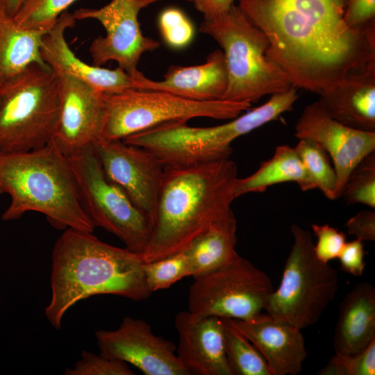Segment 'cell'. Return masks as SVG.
Returning a JSON list of instances; mask_svg holds the SVG:
<instances>
[{
    "label": "cell",
    "mask_w": 375,
    "mask_h": 375,
    "mask_svg": "<svg viewBox=\"0 0 375 375\" xmlns=\"http://www.w3.org/2000/svg\"><path fill=\"white\" fill-rule=\"evenodd\" d=\"M349 0H238V7L265 35L266 57L292 85L319 94L375 62V21L350 28Z\"/></svg>",
    "instance_id": "1"
},
{
    "label": "cell",
    "mask_w": 375,
    "mask_h": 375,
    "mask_svg": "<svg viewBox=\"0 0 375 375\" xmlns=\"http://www.w3.org/2000/svg\"><path fill=\"white\" fill-rule=\"evenodd\" d=\"M237 179V166L229 158L165 166L144 262L183 251L231 213Z\"/></svg>",
    "instance_id": "2"
},
{
    "label": "cell",
    "mask_w": 375,
    "mask_h": 375,
    "mask_svg": "<svg viewBox=\"0 0 375 375\" xmlns=\"http://www.w3.org/2000/svg\"><path fill=\"white\" fill-rule=\"evenodd\" d=\"M93 233L68 228L51 253V290L45 316L60 329L66 312L92 296L114 294L142 301L151 294L141 253L101 241Z\"/></svg>",
    "instance_id": "3"
},
{
    "label": "cell",
    "mask_w": 375,
    "mask_h": 375,
    "mask_svg": "<svg viewBox=\"0 0 375 375\" xmlns=\"http://www.w3.org/2000/svg\"><path fill=\"white\" fill-rule=\"evenodd\" d=\"M0 189L10 197L4 221L35 211L57 229L94 230L69 157L52 140L32 151L0 152Z\"/></svg>",
    "instance_id": "4"
},
{
    "label": "cell",
    "mask_w": 375,
    "mask_h": 375,
    "mask_svg": "<svg viewBox=\"0 0 375 375\" xmlns=\"http://www.w3.org/2000/svg\"><path fill=\"white\" fill-rule=\"evenodd\" d=\"M298 97L297 88L292 86L225 124L194 127L187 122H169L128 136L126 142L149 150L165 167L229 158L235 139L290 110Z\"/></svg>",
    "instance_id": "5"
},
{
    "label": "cell",
    "mask_w": 375,
    "mask_h": 375,
    "mask_svg": "<svg viewBox=\"0 0 375 375\" xmlns=\"http://www.w3.org/2000/svg\"><path fill=\"white\" fill-rule=\"evenodd\" d=\"M199 30L213 38L224 54L228 84L222 100L256 103L293 86L285 72L266 57L265 35L238 6L216 19L203 20Z\"/></svg>",
    "instance_id": "6"
},
{
    "label": "cell",
    "mask_w": 375,
    "mask_h": 375,
    "mask_svg": "<svg viewBox=\"0 0 375 375\" xmlns=\"http://www.w3.org/2000/svg\"><path fill=\"white\" fill-rule=\"evenodd\" d=\"M60 110L57 78L33 64L0 87V152H24L49 144Z\"/></svg>",
    "instance_id": "7"
},
{
    "label": "cell",
    "mask_w": 375,
    "mask_h": 375,
    "mask_svg": "<svg viewBox=\"0 0 375 375\" xmlns=\"http://www.w3.org/2000/svg\"><path fill=\"white\" fill-rule=\"evenodd\" d=\"M290 231L293 244L281 281L264 310L271 318L302 330L316 324L333 301L338 276L329 262L317 258L310 231L292 224Z\"/></svg>",
    "instance_id": "8"
},
{
    "label": "cell",
    "mask_w": 375,
    "mask_h": 375,
    "mask_svg": "<svg viewBox=\"0 0 375 375\" xmlns=\"http://www.w3.org/2000/svg\"><path fill=\"white\" fill-rule=\"evenodd\" d=\"M103 140H123L169 122H187L195 117L232 119L249 109V102L226 100L198 101L167 92L130 89L103 94Z\"/></svg>",
    "instance_id": "9"
},
{
    "label": "cell",
    "mask_w": 375,
    "mask_h": 375,
    "mask_svg": "<svg viewBox=\"0 0 375 375\" xmlns=\"http://www.w3.org/2000/svg\"><path fill=\"white\" fill-rule=\"evenodd\" d=\"M68 157L94 226L116 235L130 251L142 254L152 233L153 223L149 216L106 177L92 145Z\"/></svg>",
    "instance_id": "10"
},
{
    "label": "cell",
    "mask_w": 375,
    "mask_h": 375,
    "mask_svg": "<svg viewBox=\"0 0 375 375\" xmlns=\"http://www.w3.org/2000/svg\"><path fill=\"white\" fill-rule=\"evenodd\" d=\"M194 279L188 292V311L199 317L252 319L262 313L274 290L267 274L239 254Z\"/></svg>",
    "instance_id": "11"
},
{
    "label": "cell",
    "mask_w": 375,
    "mask_h": 375,
    "mask_svg": "<svg viewBox=\"0 0 375 375\" xmlns=\"http://www.w3.org/2000/svg\"><path fill=\"white\" fill-rule=\"evenodd\" d=\"M161 0H111L99 8H80L73 15L78 20L98 21L106 31L105 36L96 38L90 46L94 65L101 66L115 61L133 78L142 72L138 65L146 52L157 49L160 43L144 36L138 16L140 11Z\"/></svg>",
    "instance_id": "12"
},
{
    "label": "cell",
    "mask_w": 375,
    "mask_h": 375,
    "mask_svg": "<svg viewBox=\"0 0 375 375\" xmlns=\"http://www.w3.org/2000/svg\"><path fill=\"white\" fill-rule=\"evenodd\" d=\"M106 177L119 185L153 222L165 166L151 151L122 140L92 145Z\"/></svg>",
    "instance_id": "13"
},
{
    "label": "cell",
    "mask_w": 375,
    "mask_h": 375,
    "mask_svg": "<svg viewBox=\"0 0 375 375\" xmlns=\"http://www.w3.org/2000/svg\"><path fill=\"white\" fill-rule=\"evenodd\" d=\"M95 337L101 354L130 363L145 375H189L175 345L156 335L143 319L125 317L117 328L98 330Z\"/></svg>",
    "instance_id": "14"
},
{
    "label": "cell",
    "mask_w": 375,
    "mask_h": 375,
    "mask_svg": "<svg viewBox=\"0 0 375 375\" xmlns=\"http://www.w3.org/2000/svg\"><path fill=\"white\" fill-rule=\"evenodd\" d=\"M53 72L58 82L60 110L51 140L69 156L101 139L103 93L68 73Z\"/></svg>",
    "instance_id": "15"
},
{
    "label": "cell",
    "mask_w": 375,
    "mask_h": 375,
    "mask_svg": "<svg viewBox=\"0 0 375 375\" xmlns=\"http://www.w3.org/2000/svg\"><path fill=\"white\" fill-rule=\"evenodd\" d=\"M294 130L298 139L317 142L332 160L337 176L336 199L352 169L375 151V132L344 125L332 118L319 101L306 106Z\"/></svg>",
    "instance_id": "16"
},
{
    "label": "cell",
    "mask_w": 375,
    "mask_h": 375,
    "mask_svg": "<svg viewBox=\"0 0 375 375\" xmlns=\"http://www.w3.org/2000/svg\"><path fill=\"white\" fill-rule=\"evenodd\" d=\"M178 333L177 357L189 375H233L226 358L223 322L216 316L178 312L174 320Z\"/></svg>",
    "instance_id": "17"
},
{
    "label": "cell",
    "mask_w": 375,
    "mask_h": 375,
    "mask_svg": "<svg viewBox=\"0 0 375 375\" xmlns=\"http://www.w3.org/2000/svg\"><path fill=\"white\" fill-rule=\"evenodd\" d=\"M73 14L63 12L44 35L41 55L53 72H65L84 81L103 94H118L135 89L134 79L119 67L107 69L81 60L72 51L65 38L67 29L74 26Z\"/></svg>",
    "instance_id": "18"
},
{
    "label": "cell",
    "mask_w": 375,
    "mask_h": 375,
    "mask_svg": "<svg viewBox=\"0 0 375 375\" xmlns=\"http://www.w3.org/2000/svg\"><path fill=\"white\" fill-rule=\"evenodd\" d=\"M231 321L260 353L272 375H297L301 372L307 356L301 330L262 313L250 319Z\"/></svg>",
    "instance_id": "19"
},
{
    "label": "cell",
    "mask_w": 375,
    "mask_h": 375,
    "mask_svg": "<svg viewBox=\"0 0 375 375\" xmlns=\"http://www.w3.org/2000/svg\"><path fill=\"white\" fill-rule=\"evenodd\" d=\"M135 89L160 90L198 101L222 100L228 84L224 52H211L205 62L192 66L170 65L161 81L141 73L134 78Z\"/></svg>",
    "instance_id": "20"
},
{
    "label": "cell",
    "mask_w": 375,
    "mask_h": 375,
    "mask_svg": "<svg viewBox=\"0 0 375 375\" xmlns=\"http://www.w3.org/2000/svg\"><path fill=\"white\" fill-rule=\"evenodd\" d=\"M334 119L347 126L375 132V62L346 76L319 94Z\"/></svg>",
    "instance_id": "21"
},
{
    "label": "cell",
    "mask_w": 375,
    "mask_h": 375,
    "mask_svg": "<svg viewBox=\"0 0 375 375\" xmlns=\"http://www.w3.org/2000/svg\"><path fill=\"white\" fill-rule=\"evenodd\" d=\"M375 340V288L358 283L344 296L340 305L333 336L335 352L355 354Z\"/></svg>",
    "instance_id": "22"
},
{
    "label": "cell",
    "mask_w": 375,
    "mask_h": 375,
    "mask_svg": "<svg viewBox=\"0 0 375 375\" xmlns=\"http://www.w3.org/2000/svg\"><path fill=\"white\" fill-rule=\"evenodd\" d=\"M49 30L22 27L0 0V87L33 64L48 66L41 47Z\"/></svg>",
    "instance_id": "23"
},
{
    "label": "cell",
    "mask_w": 375,
    "mask_h": 375,
    "mask_svg": "<svg viewBox=\"0 0 375 375\" xmlns=\"http://www.w3.org/2000/svg\"><path fill=\"white\" fill-rule=\"evenodd\" d=\"M236 233L237 222L232 212L194 239L183 250L189 260L190 276L196 278L235 258Z\"/></svg>",
    "instance_id": "24"
},
{
    "label": "cell",
    "mask_w": 375,
    "mask_h": 375,
    "mask_svg": "<svg viewBox=\"0 0 375 375\" xmlns=\"http://www.w3.org/2000/svg\"><path fill=\"white\" fill-rule=\"evenodd\" d=\"M287 182H295L303 191L312 190L305 168L298 154L289 145L277 147L273 156L261 162L252 174L238 178L235 198L250 192H264L269 187Z\"/></svg>",
    "instance_id": "25"
},
{
    "label": "cell",
    "mask_w": 375,
    "mask_h": 375,
    "mask_svg": "<svg viewBox=\"0 0 375 375\" xmlns=\"http://www.w3.org/2000/svg\"><path fill=\"white\" fill-rule=\"evenodd\" d=\"M221 318L226 358L233 375H272L253 344L234 327L230 318Z\"/></svg>",
    "instance_id": "26"
},
{
    "label": "cell",
    "mask_w": 375,
    "mask_h": 375,
    "mask_svg": "<svg viewBox=\"0 0 375 375\" xmlns=\"http://www.w3.org/2000/svg\"><path fill=\"white\" fill-rule=\"evenodd\" d=\"M299 140L294 149L301 160L312 189H319L328 199H336L337 176L329 156L317 142Z\"/></svg>",
    "instance_id": "27"
},
{
    "label": "cell",
    "mask_w": 375,
    "mask_h": 375,
    "mask_svg": "<svg viewBox=\"0 0 375 375\" xmlns=\"http://www.w3.org/2000/svg\"><path fill=\"white\" fill-rule=\"evenodd\" d=\"M349 204L375 208V151L365 157L351 172L341 196Z\"/></svg>",
    "instance_id": "28"
},
{
    "label": "cell",
    "mask_w": 375,
    "mask_h": 375,
    "mask_svg": "<svg viewBox=\"0 0 375 375\" xmlns=\"http://www.w3.org/2000/svg\"><path fill=\"white\" fill-rule=\"evenodd\" d=\"M143 269L147 285L151 293L167 289L184 277L190 276L189 260L184 251L144 262Z\"/></svg>",
    "instance_id": "29"
},
{
    "label": "cell",
    "mask_w": 375,
    "mask_h": 375,
    "mask_svg": "<svg viewBox=\"0 0 375 375\" xmlns=\"http://www.w3.org/2000/svg\"><path fill=\"white\" fill-rule=\"evenodd\" d=\"M77 0H24L13 17L22 27L49 30L67 8Z\"/></svg>",
    "instance_id": "30"
},
{
    "label": "cell",
    "mask_w": 375,
    "mask_h": 375,
    "mask_svg": "<svg viewBox=\"0 0 375 375\" xmlns=\"http://www.w3.org/2000/svg\"><path fill=\"white\" fill-rule=\"evenodd\" d=\"M320 375H374L375 340L355 354L336 353L317 373Z\"/></svg>",
    "instance_id": "31"
},
{
    "label": "cell",
    "mask_w": 375,
    "mask_h": 375,
    "mask_svg": "<svg viewBox=\"0 0 375 375\" xmlns=\"http://www.w3.org/2000/svg\"><path fill=\"white\" fill-rule=\"evenodd\" d=\"M158 27L165 42L174 49L187 47L194 36V27L185 12L178 8L169 7L158 17Z\"/></svg>",
    "instance_id": "32"
},
{
    "label": "cell",
    "mask_w": 375,
    "mask_h": 375,
    "mask_svg": "<svg viewBox=\"0 0 375 375\" xmlns=\"http://www.w3.org/2000/svg\"><path fill=\"white\" fill-rule=\"evenodd\" d=\"M65 375H133L128 364L102 354L83 351L74 367L66 369Z\"/></svg>",
    "instance_id": "33"
},
{
    "label": "cell",
    "mask_w": 375,
    "mask_h": 375,
    "mask_svg": "<svg viewBox=\"0 0 375 375\" xmlns=\"http://www.w3.org/2000/svg\"><path fill=\"white\" fill-rule=\"evenodd\" d=\"M312 232L317 238L314 244V251L317 258L324 262L338 258L346 241L345 234L328 224L311 226Z\"/></svg>",
    "instance_id": "34"
},
{
    "label": "cell",
    "mask_w": 375,
    "mask_h": 375,
    "mask_svg": "<svg viewBox=\"0 0 375 375\" xmlns=\"http://www.w3.org/2000/svg\"><path fill=\"white\" fill-rule=\"evenodd\" d=\"M365 254L362 241L356 239L347 242L338 257L341 269L353 276H361L366 266Z\"/></svg>",
    "instance_id": "35"
},
{
    "label": "cell",
    "mask_w": 375,
    "mask_h": 375,
    "mask_svg": "<svg viewBox=\"0 0 375 375\" xmlns=\"http://www.w3.org/2000/svg\"><path fill=\"white\" fill-rule=\"evenodd\" d=\"M375 0H349L344 20L350 28H358L374 21Z\"/></svg>",
    "instance_id": "36"
},
{
    "label": "cell",
    "mask_w": 375,
    "mask_h": 375,
    "mask_svg": "<svg viewBox=\"0 0 375 375\" xmlns=\"http://www.w3.org/2000/svg\"><path fill=\"white\" fill-rule=\"evenodd\" d=\"M349 234L362 242L375 240V212L365 210L351 217L346 223Z\"/></svg>",
    "instance_id": "37"
},
{
    "label": "cell",
    "mask_w": 375,
    "mask_h": 375,
    "mask_svg": "<svg viewBox=\"0 0 375 375\" xmlns=\"http://www.w3.org/2000/svg\"><path fill=\"white\" fill-rule=\"evenodd\" d=\"M203 17V20H212L226 13L233 5L234 0H185Z\"/></svg>",
    "instance_id": "38"
},
{
    "label": "cell",
    "mask_w": 375,
    "mask_h": 375,
    "mask_svg": "<svg viewBox=\"0 0 375 375\" xmlns=\"http://www.w3.org/2000/svg\"><path fill=\"white\" fill-rule=\"evenodd\" d=\"M24 1V0H4L6 9L12 17L17 14Z\"/></svg>",
    "instance_id": "39"
},
{
    "label": "cell",
    "mask_w": 375,
    "mask_h": 375,
    "mask_svg": "<svg viewBox=\"0 0 375 375\" xmlns=\"http://www.w3.org/2000/svg\"><path fill=\"white\" fill-rule=\"evenodd\" d=\"M2 193H3V192H2L1 190L0 189V195H1Z\"/></svg>",
    "instance_id": "40"
}]
</instances>
